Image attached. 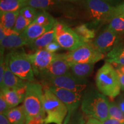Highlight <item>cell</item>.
<instances>
[{
	"label": "cell",
	"instance_id": "6da1fadb",
	"mask_svg": "<svg viewBox=\"0 0 124 124\" xmlns=\"http://www.w3.org/2000/svg\"><path fill=\"white\" fill-rule=\"evenodd\" d=\"M109 105L106 96L96 90H89L82 98L81 109L87 117L103 122L108 118Z\"/></svg>",
	"mask_w": 124,
	"mask_h": 124
},
{
	"label": "cell",
	"instance_id": "7a4b0ae2",
	"mask_svg": "<svg viewBox=\"0 0 124 124\" xmlns=\"http://www.w3.org/2000/svg\"><path fill=\"white\" fill-rule=\"evenodd\" d=\"M95 83L99 91L111 100L120 94L121 87L114 67L106 62L97 71Z\"/></svg>",
	"mask_w": 124,
	"mask_h": 124
},
{
	"label": "cell",
	"instance_id": "3957f363",
	"mask_svg": "<svg viewBox=\"0 0 124 124\" xmlns=\"http://www.w3.org/2000/svg\"><path fill=\"white\" fill-rule=\"evenodd\" d=\"M43 108L46 114L44 124H63L68 114L64 103L47 87L44 89Z\"/></svg>",
	"mask_w": 124,
	"mask_h": 124
},
{
	"label": "cell",
	"instance_id": "277c9868",
	"mask_svg": "<svg viewBox=\"0 0 124 124\" xmlns=\"http://www.w3.org/2000/svg\"><path fill=\"white\" fill-rule=\"evenodd\" d=\"M5 60L14 74L27 82L33 81L35 74L29 55L24 50L12 51L7 55Z\"/></svg>",
	"mask_w": 124,
	"mask_h": 124
},
{
	"label": "cell",
	"instance_id": "5b68a950",
	"mask_svg": "<svg viewBox=\"0 0 124 124\" xmlns=\"http://www.w3.org/2000/svg\"><path fill=\"white\" fill-rule=\"evenodd\" d=\"M43 96L44 90L41 85L29 82L23 105L27 116V124L44 111Z\"/></svg>",
	"mask_w": 124,
	"mask_h": 124
},
{
	"label": "cell",
	"instance_id": "8992f818",
	"mask_svg": "<svg viewBox=\"0 0 124 124\" xmlns=\"http://www.w3.org/2000/svg\"><path fill=\"white\" fill-rule=\"evenodd\" d=\"M85 8L94 25L110 22L115 16V7L102 0H85Z\"/></svg>",
	"mask_w": 124,
	"mask_h": 124
},
{
	"label": "cell",
	"instance_id": "52a82bcc",
	"mask_svg": "<svg viewBox=\"0 0 124 124\" xmlns=\"http://www.w3.org/2000/svg\"><path fill=\"white\" fill-rule=\"evenodd\" d=\"M54 28L55 41L65 49L74 50L87 43L64 23L56 21Z\"/></svg>",
	"mask_w": 124,
	"mask_h": 124
},
{
	"label": "cell",
	"instance_id": "ba28073f",
	"mask_svg": "<svg viewBox=\"0 0 124 124\" xmlns=\"http://www.w3.org/2000/svg\"><path fill=\"white\" fill-rule=\"evenodd\" d=\"M104 58V54L95 48L93 44L86 43L78 48L66 54L70 66L76 63H95Z\"/></svg>",
	"mask_w": 124,
	"mask_h": 124
},
{
	"label": "cell",
	"instance_id": "9c48e42d",
	"mask_svg": "<svg viewBox=\"0 0 124 124\" xmlns=\"http://www.w3.org/2000/svg\"><path fill=\"white\" fill-rule=\"evenodd\" d=\"M46 87L66 105L68 114L63 124H68L75 111L81 104L83 98L82 93L74 92L54 86Z\"/></svg>",
	"mask_w": 124,
	"mask_h": 124
},
{
	"label": "cell",
	"instance_id": "30bf717a",
	"mask_svg": "<svg viewBox=\"0 0 124 124\" xmlns=\"http://www.w3.org/2000/svg\"><path fill=\"white\" fill-rule=\"evenodd\" d=\"M46 86H54L74 92L82 93L87 85V79H81L71 72L43 80Z\"/></svg>",
	"mask_w": 124,
	"mask_h": 124
},
{
	"label": "cell",
	"instance_id": "8fae6325",
	"mask_svg": "<svg viewBox=\"0 0 124 124\" xmlns=\"http://www.w3.org/2000/svg\"><path fill=\"white\" fill-rule=\"evenodd\" d=\"M121 35L107 27L95 39L93 45L95 48L102 54L108 53L121 42Z\"/></svg>",
	"mask_w": 124,
	"mask_h": 124
},
{
	"label": "cell",
	"instance_id": "7c38bea8",
	"mask_svg": "<svg viewBox=\"0 0 124 124\" xmlns=\"http://www.w3.org/2000/svg\"><path fill=\"white\" fill-rule=\"evenodd\" d=\"M70 70V66L66 60V54H56L52 63L40 75L45 80L65 75L69 73Z\"/></svg>",
	"mask_w": 124,
	"mask_h": 124
},
{
	"label": "cell",
	"instance_id": "4fadbf2b",
	"mask_svg": "<svg viewBox=\"0 0 124 124\" xmlns=\"http://www.w3.org/2000/svg\"><path fill=\"white\" fill-rule=\"evenodd\" d=\"M35 75L40 74L47 69L55 58L56 54L51 53L45 49L36 51L33 54H29Z\"/></svg>",
	"mask_w": 124,
	"mask_h": 124
},
{
	"label": "cell",
	"instance_id": "5bb4252c",
	"mask_svg": "<svg viewBox=\"0 0 124 124\" xmlns=\"http://www.w3.org/2000/svg\"><path fill=\"white\" fill-rule=\"evenodd\" d=\"M28 83L29 82L21 79L17 76L14 74L9 69L8 65L6 62L5 71L2 84L1 85V90L5 87L16 89L26 86L28 84Z\"/></svg>",
	"mask_w": 124,
	"mask_h": 124
},
{
	"label": "cell",
	"instance_id": "9a60e30c",
	"mask_svg": "<svg viewBox=\"0 0 124 124\" xmlns=\"http://www.w3.org/2000/svg\"><path fill=\"white\" fill-rule=\"evenodd\" d=\"M29 43L22 33L8 36L1 41V51H4L5 49L20 48L24 46H28Z\"/></svg>",
	"mask_w": 124,
	"mask_h": 124
},
{
	"label": "cell",
	"instance_id": "2e32d148",
	"mask_svg": "<svg viewBox=\"0 0 124 124\" xmlns=\"http://www.w3.org/2000/svg\"><path fill=\"white\" fill-rule=\"evenodd\" d=\"M52 28V27H44L35 23H32L22 34L31 43Z\"/></svg>",
	"mask_w": 124,
	"mask_h": 124
},
{
	"label": "cell",
	"instance_id": "e0dca14e",
	"mask_svg": "<svg viewBox=\"0 0 124 124\" xmlns=\"http://www.w3.org/2000/svg\"><path fill=\"white\" fill-rule=\"evenodd\" d=\"M5 115L12 124H27V116L23 105L10 108Z\"/></svg>",
	"mask_w": 124,
	"mask_h": 124
},
{
	"label": "cell",
	"instance_id": "ac0fdd59",
	"mask_svg": "<svg viewBox=\"0 0 124 124\" xmlns=\"http://www.w3.org/2000/svg\"><path fill=\"white\" fill-rule=\"evenodd\" d=\"M95 63H76L70 66L71 73L81 79H86L92 74Z\"/></svg>",
	"mask_w": 124,
	"mask_h": 124
},
{
	"label": "cell",
	"instance_id": "d6986e66",
	"mask_svg": "<svg viewBox=\"0 0 124 124\" xmlns=\"http://www.w3.org/2000/svg\"><path fill=\"white\" fill-rule=\"evenodd\" d=\"M54 40H55V29L53 28L37 39L29 43L28 46L31 49L37 51L44 49L48 44Z\"/></svg>",
	"mask_w": 124,
	"mask_h": 124
},
{
	"label": "cell",
	"instance_id": "ffe728a7",
	"mask_svg": "<svg viewBox=\"0 0 124 124\" xmlns=\"http://www.w3.org/2000/svg\"><path fill=\"white\" fill-rule=\"evenodd\" d=\"M105 62L124 66V46L121 44L108 52Z\"/></svg>",
	"mask_w": 124,
	"mask_h": 124
},
{
	"label": "cell",
	"instance_id": "44dd1931",
	"mask_svg": "<svg viewBox=\"0 0 124 124\" xmlns=\"http://www.w3.org/2000/svg\"><path fill=\"white\" fill-rule=\"evenodd\" d=\"M1 93L10 108L18 106L23 101L15 89L5 87L1 90Z\"/></svg>",
	"mask_w": 124,
	"mask_h": 124
},
{
	"label": "cell",
	"instance_id": "7402d4cb",
	"mask_svg": "<svg viewBox=\"0 0 124 124\" xmlns=\"http://www.w3.org/2000/svg\"><path fill=\"white\" fill-rule=\"evenodd\" d=\"M26 6L23 0H0V12H17Z\"/></svg>",
	"mask_w": 124,
	"mask_h": 124
},
{
	"label": "cell",
	"instance_id": "603a6c76",
	"mask_svg": "<svg viewBox=\"0 0 124 124\" xmlns=\"http://www.w3.org/2000/svg\"><path fill=\"white\" fill-rule=\"evenodd\" d=\"M20 11L0 12V25L5 28L13 29Z\"/></svg>",
	"mask_w": 124,
	"mask_h": 124
},
{
	"label": "cell",
	"instance_id": "cb8c5ba5",
	"mask_svg": "<svg viewBox=\"0 0 124 124\" xmlns=\"http://www.w3.org/2000/svg\"><path fill=\"white\" fill-rule=\"evenodd\" d=\"M40 25L44 27H50L54 28L56 21L53 17L46 10H42L38 12L36 17L33 21V22Z\"/></svg>",
	"mask_w": 124,
	"mask_h": 124
},
{
	"label": "cell",
	"instance_id": "d4e9b609",
	"mask_svg": "<svg viewBox=\"0 0 124 124\" xmlns=\"http://www.w3.org/2000/svg\"><path fill=\"white\" fill-rule=\"evenodd\" d=\"M77 35L83 39L87 43H89L90 40H92L95 38V32L94 29L90 28L89 26L87 24H81L76 27L74 28Z\"/></svg>",
	"mask_w": 124,
	"mask_h": 124
},
{
	"label": "cell",
	"instance_id": "484cf974",
	"mask_svg": "<svg viewBox=\"0 0 124 124\" xmlns=\"http://www.w3.org/2000/svg\"><path fill=\"white\" fill-rule=\"evenodd\" d=\"M57 0H30L26 3V6H30L35 9L42 10L53 8L57 4Z\"/></svg>",
	"mask_w": 124,
	"mask_h": 124
},
{
	"label": "cell",
	"instance_id": "4316f807",
	"mask_svg": "<svg viewBox=\"0 0 124 124\" xmlns=\"http://www.w3.org/2000/svg\"><path fill=\"white\" fill-rule=\"evenodd\" d=\"M108 27L120 35L124 33V15H117L113 17Z\"/></svg>",
	"mask_w": 124,
	"mask_h": 124
},
{
	"label": "cell",
	"instance_id": "83f0119b",
	"mask_svg": "<svg viewBox=\"0 0 124 124\" xmlns=\"http://www.w3.org/2000/svg\"><path fill=\"white\" fill-rule=\"evenodd\" d=\"M108 118L114 119L122 124H124V113L115 102H110Z\"/></svg>",
	"mask_w": 124,
	"mask_h": 124
},
{
	"label": "cell",
	"instance_id": "f1b7e54d",
	"mask_svg": "<svg viewBox=\"0 0 124 124\" xmlns=\"http://www.w3.org/2000/svg\"><path fill=\"white\" fill-rule=\"evenodd\" d=\"M32 23V21L25 18L24 16L20 14L13 29L17 33L21 34L24 32V31Z\"/></svg>",
	"mask_w": 124,
	"mask_h": 124
},
{
	"label": "cell",
	"instance_id": "f546056e",
	"mask_svg": "<svg viewBox=\"0 0 124 124\" xmlns=\"http://www.w3.org/2000/svg\"><path fill=\"white\" fill-rule=\"evenodd\" d=\"M38 13V12L37 11L36 9L31 7L30 6H25L20 10V15H22L27 19L30 20L32 22H33L36 17Z\"/></svg>",
	"mask_w": 124,
	"mask_h": 124
},
{
	"label": "cell",
	"instance_id": "4dcf8cb0",
	"mask_svg": "<svg viewBox=\"0 0 124 124\" xmlns=\"http://www.w3.org/2000/svg\"><path fill=\"white\" fill-rule=\"evenodd\" d=\"M115 68L117 71L118 75L119 80H120L121 90L124 91V66L121 65L111 64Z\"/></svg>",
	"mask_w": 124,
	"mask_h": 124
},
{
	"label": "cell",
	"instance_id": "1f68e13d",
	"mask_svg": "<svg viewBox=\"0 0 124 124\" xmlns=\"http://www.w3.org/2000/svg\"><path fill=\"white\" fill-rule=\"evenodd\" d=\"M10 108L2 93H0V114H5Z\"/></svg>",
	"mask_w": 124,
	"mask_h": 124
},
{
	"label": "cell",
	"instance_id": "d6a6232c",
	"mask_svg": "<svg viewBox=\"0 0 124 124\" xmlns=\"http://www.w3.org/2000/svg\"><path fill=\"white\" fill-rule=\"evenodd\" d=\"M46 118V114L45 111H44L26 124H44V121Z\"/></svg>",
	"mask_w": 124,
	"mask_h": 124
},
{
	"label": "cell",
	"instance_id": "836d02e7",
	"mask_svg": "<svg viewBox=\"0 0 124 124\" xmlns=\"http://www.w3.org/2000/svg\"><path fill=\"white\" fill-rule=\"evenodd\" d=\"M6 68L5 59L3 56V54H1V63H0V85L2 84L4 80L5 71Z\"/></svg>",
	"mask_w": 124,
	"mask_h": 124
},
{
	"label": "cell",
	"instance_id": "e575fe53",
	"mask_svg": "<svg viewBox=\"0 0 124 124\" xmlns=\"http://www.w3.org/2000/svg\"><path fill=\"white\" fill-rule=\"evenodd\" d=\"M60 48H62L59 44H58L56 41H54L49 43L44 48L45 49L48 51V52H50L51 53H55L56 51H58L60 49Z\"/></svg>",
	"mask_w": 124,
	"mask_h": 124
},
{
	"label": "cell",
	"instance_id": "d590c367",
	"mask_svg": "<svg viewBox=\"0 0 124 124\" xmlns=\"http://www.w3.org/2000/svg\"><path fill=\"white\" fill-rule=\"evenodd\" d=\"M68 124H85V120L83 116L79 113L72 117Z\"/></svg>",
	"mask_w": 124,
	"mask_h": 124
},
{
	"label": "cell",
	"instance_id": "8d00e7d4",
	"mask_svg": "<svg viewBox=\"0 0 124 124\" xmlns=\"http://www.w3.org/2000/svg\"><path fill=\"white\" fill-rule=\"evenodd\" d=\"M117 15H124V2L115 6V16Z\"/></svg>",
	"mask_w": 124,
	"mask_h": 124
},
{
	"label": "cell",
	"instance_id": "74e56055",
	"mask_svg": "<svg viewBox=\"0 0 124 124\" xmlns=\"http://www.w3.org/2000/svg\"><path fill=\"white\" fill-rule=\"evenodd\" d=\"M116 103H117L118 106H119L121 111L124 113V94L119 96Z\"/></svg>",
	"mask_w": 124,
	"mask_h": 124
},
{
	"label": "cell",
	"instance_id": "f35d334b",
	"mask_svg": "<svg viewBox=\"0 0 124 124\" xmlns=\"http://www.w3.org/2000/svg\"><path fill=\"white\" fill-rule=\"evenodd\" d=\"M102 124H122L121 122L118 121L117 120H114V119L108 118L107 120L104 121L102 122Z\"/></svg>",
	"mask_w": 124,
	"mask_h": 124
},
{
	"label": "cell",
	"instance_id": "ab89813d",
	"mask_svg": "<svg viewBox=\"0 0 124 124\" xmlns=\"http://www.w3.org/2000/svg\"><path fill=\"white\" fill-rule=\"evenodd\" d=\"M0 124H12L5 114H0Z\"/></svg>",
	"mask_w": 124,
	"mask_h": 124
},
{
	"label": "cell",
	"instance_id": "60d3db41",
	"mask_svg": "<svg viewBox=\"0 0 124 124\" xmlns=\"http://www.w3.org/2000/svg\"><path fill=\"white\" fill-rule=\"evenodd\" d=\"M85 124H102V122L93 118H89Z\"/></svg>",
	"mask_w": 124,
	"mask_h": 124
},
{
	"label": "cell",
	"instance_id": "b9f144b4",
	"mask_svg": "<svg viewBox=\"0 0 124 124\" xmlns=\"http://www.w3.org/2000/svg\"><path fill=\"white\" fill-rule=\"evenodd\" d=\"M102 1H105V2L108 3V4L112 5L113 6H117L118 5V3L119 2V1H120V0H102ZM114 7H115V6H114Z\"/></svg>",
	"mask_w": 124,
	"mask_h": 124
},
{
	"label": "cell",
	"instance_id": "7bdbcfd3",
	"mask_svg": "<svg viewBox=\"0 0 124 124\" xmlns=\"http://www.w3.org/2000/svg\"><path fill=\"white\" fill-rule=\"evenodd\" d=\"M23 1H24V2H25L26 3H27L28 1H30V0H23Z\"/></svg>",
	"mask_w": 124,
	"mask_h": 124
},
{
	"label": "cell",
	"instance_id": "ee69618b",
	"mask_svg": "<svg viewBox=\"0 0 124 124\" xmlns=\"http://www.w3.org/2000/svg\"><path fill=\"white\" fill-rule=\"evenodd\" d=\"M65 1H77V0H65Z\"/></svg>",
	"mask_w": 124,
	"mask_h": 124
}]
</instances>
